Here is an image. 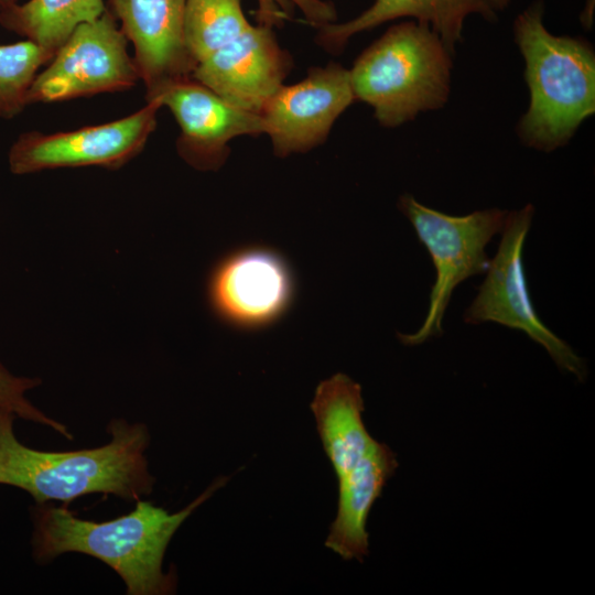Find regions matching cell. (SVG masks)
I'll list each match as a JSON object with an SVG mask.
<instances>
[{
  "label": "cell",
  "instance_id": "cell-1",
  "mask_svg": "<svg viewBox=\"0 0 595 595\" xmlns=\"http://www.w3.org/2000/svg\"><path fill=\"white\" fill-rule=\"evenodd\" d=\"M227 482L228 477L216 478L174 513L138 499L129 513L102 522L80 519L66 505L36 504L32 508V555L37 563L47 564L64 553H83L111 567L128 595L173 594L177 577L173 570L163 571L166 548L186 518Z\"/></svg>",
  "mask_w": 595,
  "mask_h": 595
},
{
  "label": "cell",
  "instance_id": "cell-2",
  "mask_svg": "<svg viewBox=\"0 0 595 595\" xmlns=\"http://www.w3.org/2000/svg\"><path fill=\"white\" fill-rule=\"evenodd\" d=\"M17 418L0 413V485L20 488L35 504L72 500L90 495H113L138 500L151 494L155 478L145 451L150 434L143 423L113 419L110 440L102 446L66 452L29 447L15 436Z\"/></svg>",
  "mask_w": 595,
  "mask_h": 595
},
{
  "label": "cell",
  "instance_id": "cell-3",
  "mask_svg": "<svg viewBox=\"0 0 595 595\" xmlns=\"http://www.w3.org/2000/svg\"><path fill=\"white\" fill-rule=\"evenodd\" d=\"M543 12L538 1L513 22L530 94L517 130L527 147L550 152L565 145L595 112V54L584 39L552 34Z\"/></svg>",
  "mask_w": 595,
  "mask_h": 595
},
{
  "label": "cell",
  "instance_id": "cell-4",
  "mask_svg": "<svg viewBox=\"0 0 595 595\" xmlns=\"http://www.w3.org/2000/svg\"><path fill=\"white\" fill-rule=\"evenodd\" d=\"M452 54L428 24L396 23L349 69L354 96L374 109L382 127L397 128L447 102Z\"/></svg>",
  "mask_w": 595,
  "mask_h": 595
},
{
  "label": "cell",
  "instance_id": "cell-5",
  "mask_svg": "<svg viewBox=\"0 0 595 595\" xmlns=\"http://www.w3.org/2000/svg\"><path fill=\"white\" fill-rule=\"evenodd\" d=\"M398 208L426 248L436 274L421 327L397 334L402 344L415 346L443 334V318L456 286L486 273L490 264L486 247L502 230L508 212L488 208L453 216L419 203L408 193L399 197Z\"/></svg>",
  "mask_w": 595,
  "mask_h": 595
},
{
  "label": "cell",
  "instance_id": "cell-6",
  "mask_svg": "<svg viewBox=\"0 0 595 595\" xmlns=\"http://www.w3.org/2000/svg\"><path fill=\"white\" fill-rule=\"evenodd\" d=\"M533 215L531 204L507 213L497 253L463 318L470 325L494 322L523 332L547 350L561 370L583 381L587 375L584 359L540 320L530 298L523 248Z\"/></svg>",
  "mask_w": 595,
  "mask_h": 595
},
{
  "label": "cell",
  "instance_id": "cell-7",
  "mask_svg": "<svg viewBox=\"0 0 595 595\" xmlns=\"http://www.w3.org/2000/svg\"><path fill=\"white\" fill-rule=\"evenodd\" d=\"M127 44L116 17L106 7L96 20L77 25L47 67L36 74L28 91V105L130 89L140 75Z\"/></svg>",
  "mask_w": 595,
  "mask_h": 595
},
{
  "label": "cell",
  "instance_id": "cell-8",
  "mask_svg": "<svg viewBox=\"0 0 595 595\" xmlns=\"http://www.w3.org/2000/svg\"><path fill=\"white\" fill-rule=\"evenodd\" d=\"M296 293L294 272L279 251L247 246L224 256L207 282V299L225 324L257 331L279 322L291 309Z\"/></svg>",
  "mask_w": 595,
  "mask_h": 595
},
{
  "label": "cell",
  "instance_id": "cell-9",
  "mask_svg": "<svg viewBox=\"0 0 595 595\" xmlns=\"http://www.w3.org/2000/svg\"><path fill=\"white\" fill-rule=\"evenodd\" d=\"M161 107L154 98L138 111L107 123L55 133H22L9 151L10 171L24 175L61 167L119 169L144 149Z\"/></svg>",
  "mask_w": 595,
  "mask_h": 595
},
{
  "label": "cell",
  "instance_id": "cell-10",
  "mask_svg": "<svg viewBox=\"0 0 595 595\" xmlns=\"http://www.w3.org/2000/svg\"><path fill=\"white\" fill-rule=\"evenodd\" d=\"M354 101L349 69L335 62L310 68L293 85H282L260 112L274 155L305 153L324 143Z\"/></svg>",
  "mask_w": 595,
  "mask_h": 595
},
{
  "label": "cell",
  "instance_id": "cell-11",
  "mask_svg": "<svg viewBox=\"0 0 595 595\" xmlns=\"http://www.w3.org/2000/svg\"><path fill=\"white\" fill-rule=\"evenodd\" d=\"M159 99L180 126L178 155L198 171H217L227 161L229 142L264 133L260 115L242 110L192 77L172 82L150 99Z\"/></svg>",
  "mask_w": 595,
  "mask_h": 595
},
{
  "label": "cell",
  "instance_id": "cell-12",
  "mask_svg": "<svg viewBox=\"0 0 595 595\" xmlns=\"http://www.w3.org/2000/svg\"><path fill=\"white\" fill-rule=\"evenodd\" d=\"M292 66L273 28L257 23L199 62L191 77L229 104L260 115Z\"/></svg>",
  "mask_w": 595,
  "mask_h": 595
},
{
  "label": "cell",
  "instance_id": "cell-13",
  "mask_svg": "<svg viewBox=\"0 0 595 595\" xmlns=\"http://www.w3.org/2000/svg\"><path fill=\"white\" fill-rule=\"evenodd\" d=\"M188 0H107L134 48L145 99L167 84L191 77L195 65L184 42Z\"/></svg>",
  "mask_w": 595,
  "mask_h": 595
},
{
  "label": "cell",
  "instance_id": "cell-14",
  "mask_svg": "<svg viewBox=\"0 0 595 595\" xmlns=\"http://www.w3.org/2000/svg\"><path fill=\"white\" fill-rule=\"evenodd\" d=\"M496 13L489 0H375L351 20L317 28L315 42L329 53H340L351 36L389 21L410 18L428 24L454 52L469 15L493 22Z\"/></svg>",
  "mask_w": 595,
  "mask_h": 595
},
{
  "label": "cell",
  "instance_id": "cell-15",
  "mask_svg": "<svg viewBox=\"0 0 595 595\" xmlns=\"http://www.w3.org/2000/svg\"><path fill=\"white\" fill-rule=\"evenodd\" d=\"M364 409L361 386L343 372L315 389L311 410L337 479L356 468L377 442L365 426Z\"/></svg>",
  "mask_w": 595,
  "mask_h": 595
},
{
  "label": "cell",
  "instance_id": "cell-16",
  "mask_svg": "<svg viewBox=\"0 0 595 595\" xmlns=\"http://www.w3.org/2000/svg\"><path fill=\"white\" fill-rule=\"evenodd\" d=\"M397 467L394 452L377 441L356 468L337 479V512L325 541L327 549L344 560L363 561L368 555V516Z\"/></svg>",
  "mask_w": 595,
  "mask_h": 595
},
{
  "label": "cell",
  "instance_id": "cell-17",
  "mask_svg": "<svg viewBox=\"0 0 595 595\" xmlns=\"http://www.w3.org/2000/svg\"><path fill=\"white\" fill-rule=\"evenodd\" d=\"M102 0H29L0 12V24L53 56L74 29L99 18Z\"/></svg>",
  "mask_w": 595,
  "mask_h": 595
},
{
  "label": "cell",
  "instance_id": "cell-18",
  "mask_svg": "<svg viewBox=\"0 0 595 595\" xmlns=\"http://www.w3.org/2000/svg\"><path fill=\"white\" fill-rule=\"evenodd\" d=\"M250 25L240 0H188L184 42L192 62L196 66Z\"/></svg>",
  "mask_w": 595,
  "mask_h": 595
},
{
  "label": "cell",
  "instance_id": "cell-19",
  "mask_svg": "<svg viewBox=\"0 0 595 595\" xmlns=\"http://www.w3.org/2000/svg\"><path fill=\"white\" fill-rule=\"evenodd\" d=\"M52 58L30 40L0 45V118L11 119L23 111L39 68Z\"/></svg>",
  "mask_w": 595,
  "mask_h": 595
},
{
  "label": "cell",
  "instance_id": "cell-20",
  "mask_svg": "<svg viewBox=\"0 0 595 595\" xmlns=\"http://www.w3.org/2000/svg\"><path fill=\"white\" fill-rule=\"evenodd\" d=\"M40 385V378L13 375L0 363V413L48 426L63 436L73 439L65 424L46 415L26 398V393Z\"/></svg>",
  "mask_w": 595,
  "mask_h": 595
},
{
  "label": "cell",
  "instance_id": "cell-21",
  "mask_svg": "<svg viewBox=\"0 0 595 595\" xmlns=\"http://www.w3.org/2000/svg\"><path fill=\"white\" fill-rule=\"evenodd\" d=\"M299 9L307 24L317 29L337 22V11L328 0H257L256 22L270 28H281Z\"/></svg>",
  "mask_w": 595,
  "mask_h": 595
},
{
  "label": "cell",
  "instance_id": "cell-22",
  "mask_svg": "<svg viewBox=\"0 0 595 595\" xmlns=\"http://www.w3.org/2000/svg\"><path fill=\"white\" fill-rule=\"evenodd\" d=\"M511 0H489L495 11H501L506 9Z\"/></svg>",
  "mask_w": 595,
  "mask_h": 595
},
{
  "label": "cell",
  "instance_id": "cell-23",
  "mask_svg": "<svg viewBox=\"0 0 595 595\" xmlns=\"http://www.w3.org/2000/svg\"><path fill=\"white\" fill-rule=\"evenodd\" d=\"M17 3H18V0H0V12Z\"/></svg>",
  "mask_w": 595,
  "mask_h": 595
}]
</instances>
